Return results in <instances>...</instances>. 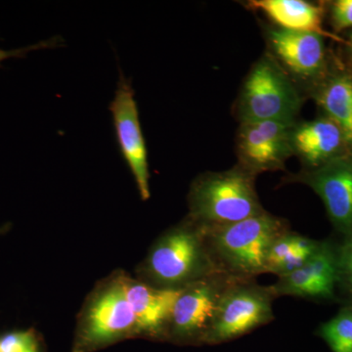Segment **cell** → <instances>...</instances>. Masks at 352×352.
<instances>
[{
  "label": "cell",
  "mask_w": 352,
  "mask_h": 352,
  "mask_svg": "<svg viewBox=\"0 0 352 352\" xmlns=\"http://www.w3.org/2000/svg\"><path fill=\"white\" fill-rule=\"evenodd\" d=\"M120 153L131 168L142 200L150 198L149 164L133 88L120 74L115 98L110 105Z\"/></svg>",
  "instance_id": "52a82bcc"
},
{
  "label": "cell",
  "mask_w": 352,
  "mask_h": 352,
  "mask_svg": "<svg viewBox=\"0 0 352 352\" xmlns=\"http://www.w3.org/2000/svg\"><path fill=\"white\" fill-rule=\"evenodd\" d=\"M249 6L267 15L280 29L312 32L344 43L340 36L324 29V11L321 6L303 0H254L249 2Z\"/></svg>",
  "instance_id": "2e32d148"
},
{
  "label": "cell",
  "mask_w": 352,
  "mask_h": 352,
  "mask_svg": "<svg viewBox=\"0 0 352 352\" xmlns=\"http://www.w3.org/2000/svg\"><path fill=\"white\" fill-rule=\"evenodd\" d=\"M338 291L344 300H352V235L338 242Z\"/></svg>",
  "instance_id": "d6986e66"
},
{
  "label": "cell",
  "mask_w": 352,
  "mask_h": 352,
  "mask_svg": "<svg viewBox=\"0 0 352 352\" xmlns=\"http://www.w3.org/2000/svg\"><path fill=\"white\" fill-rule=\"evenodd\" d=\"M208 250L220 273L252 280L266 273L271 245L289 230V222L264 210L228 226L203 228Z\"/></svg>",
  "instance_id": "6da1fadb"
},
{
  "label": "cell",
  "mask_w": 352,
  "mask_h": 352,
  "mask_svg": "<svg viewBox=\"0 0 352 352\" xmlns=\"http://www.w3.org/2000/svg\"><path fill=\"white\" fill-rule=\"evenodd\" d=\"M256 175L242 166L197 178L189 193V219L201 228L242 221L263 212L254 186Z\"/></svg>",
  "instance_id": "7a4b0ae2"
},
{
  "label": "cell",
  "mask_w": 352,
  "mask_h": 352,
  "mask_svg": "<svg viewBox=\"0 0 352 352\" xmlns=\"http://www.w3.org/2000/svg\"><path fill=\"white\" fill-rule=\"evenodd\" d=\"M291 144L307 170L318 168L335 157L351 153L339 126L329 118H319L294 126Z\"/></svg>",
  "instance_id": "5bb4252c"
},
{
  "label": "cell",
  "mask_w": 352,
  "mask_h": 352,
  "mask_svg": "<svg viewBox=\"0 0 352 352\" xmlns=\"http://www.w3.org/2000/svg\"><path fill=\"white\" fill-rule=\"evenodd\" d=\"M0 352H41L36 336L30 331L7 333L0 339Z\"/></svg>",
  "instance_id": "ffe728a7"
},
{
  "label": "cell",
  "mask_w": 352,
  "mask_h": 352,
  "mask_svg": "<svg viewBox=\"0 0 352 352\" xmlns=\"http://www.w3.org/2000/svg\"><path fill=\"white\" fill-rule=\"evenodd\" d=\"M346 44L347 47H349V54H351L352 58V32L349 34V41H346Z\"/></svg>",
  "instance_id": "603a6c76"
},
{
  "label": "cell",
  "mask_w": 352,
  "mask_h": 352,
  "mask_svg": "<svg viewBox=\"0 0 352 352\" xmlns=\"http://www.w3.org/2000/svg\"><path fill=\"white\" fill-rule=\"evenodd\" d=\"M233 279L217 273L183 288L171 312L168 333L178 340L205 342L222 296Z\"/></svg>",
  "instance_id": "8992f818"
},
{
  "label": "cell",
  "mask_w": 352,
  "mask_h": 352,
  "mask_svg": "<svg viewBox=\"0 0 352 352\" xmlns=\"http://www.w3.org/2000/svg\"><path fill=\"white\" fill-rule=\"evenodd\" d=\"M295 122L263 120L242 122L237 145L241 166L254 175L282 170L293 153L292 131Z\"/></svg>",
  "instance_id": "30bf717a"
},
{
  "label": "cell",
  "mask_w": 352,
  "mask_h": 352,
  "mask_svg": "<svg viewBox=\"0 0 352 352\" xmlns=\"http://www.w3.org/2000/svg\"><path fill=\"white\" fill-rule=\"evenodd\" d=\"M331 23L335 31L352 28V0H337L331 4Z\"/></svg>",
  "instance_id": "44dd1931"
},
{
  "label": "cell",
  "mask_w": 352,
  "mask_h": 352,
  "mask_svg": "<svg viewBox=\"0 0 352 352\" xmlns=\"http://www.w3.org/2000/svg\"><path fill=\"white\" fill-rule=\"evenodd\" d=\"M321 240L287 231L271 245L266 261V273L284 276L303 265L318 250Z\"/></svg>",
  "instance_id": "e0dca14e"
},
{
  "label": "cell",
  "mask_w": 352,
  "mask_h": 352,
  "mask_svg": "<svg viewBox=\"0 0 352 352\" xmlns=\"http://www.w3.org/2000/svg\"><path fill=\"white\" fill-rule=\"evenodd\" d=\"M131 333H138L135 317L117 279L88 305L78 336V349L104 346Z\"/></svg>",
  "instance_id": "ba28073f"
},
{
  "label": "cell",
  "mask_w": 352,
  "mask_h": 352,
  "mask_svg": "<svg viewBox=\"0 0 352 352\" xmlns=\"http://www.w3.org/2000/svg\"><path fill=\"white\" fill-rule=\"evenodd\" d=\"M275 298L277 296L271 286H261L256 279L235 278L222 296L214 323L204 342L221 344L267 325L275 319Z\"/></svg>",
  "instance_id": "5b68a950"
},
{
  "label": "cell",
  "mask_w": 352,
  "mask_h": 352,
  "mask_svg": "<svg viewBox=\"0 0 352 352\" xmlns=\"http://www.w3.org/2000/svg\"><path fill=\"white\" fill-rule=\"evenodd\" d=\"M135 317L138 333H168L171 312L183 289H164L127 278L118 279Z\"/></svg>",
  "instance_id": "4fadbf2b"
},
{
  "label": "cell",
  "mask_w": 352,
  "mask_h": 352,
  "mask_svg": "<svg viewBox=\"0 0 352 352\" xmlns=\"http://www.w3.org/2000/svg\"><path fill=\"white\" fill-rule=\"evenodd\" d=\"M339 268H338V242L321 240L318 250L307 263L298 270L278 277L271 285L278 296H296L318 302L338 300Z\"/></svg>",
  "instance_id": "8fae6325"
},
{
  "label": "cell",
  "mask_w": 352,
  "mask_h": 352,
  "mask_svg": "<svg viewBox=\"0 0 352 352\" xmlns=\"http://www.w3.org/2000/svg\"><path fill=\"white\" fill-rule=\"evenodd\" d=\"M268 39L276 56L296 76L318 80L327 72L323 36L312 32L270 30Z\"/></svg>",
  "instance_id": "7c38bea8"
},
{
  "label": "cell",
  "mask_w": 352,
  "mask_h": 352,
  "mask_svg": "<svg viewBox=\"0 0 352 352\" xmlns=\"http://www.w3.org/2000/svg\"><path fill=\"white\" fill-rule=\"evenodd\" d=\"M61 43V38H52L48 39V41H41V43L34 44V45L25 46V47L23 48H18V50H0V63H1V62L6 61L7 59H9V58L24 57L28 54V53L31 52V51L43 50V48L56 47V46L60 45Z\"/></svg>",
  "instance_id": "7402d4cb"
},
{
  "label": "cell",
  "mask_w": 352,
  "mask_h": 352,
  "mask_svg": "<svg viewBox=\"0 0 352 352\" xmlns=\"http://www.w3.org/2000/svg\"><path fill=\"white\" fill-rule=\"evenodd\" d=\"M146 270L154 286L164 289L185 288L220 273L208 250L205 231L190 219L157 241Z\"/></svg>",
  "instance_id": "3957f363"
},
{
  "label": "cell",
  "mask_w": 352,
  "mask_h": 352,
  "mask_svg": "<svg viewBox=\"0 0 352 352\" xmlns=\"http://www.w3.org/2000/svg\"><path fill=\"white\" fill-rule=\"evenodd\" d=\"M317 194L342 239L352 235V153L296 176Z\"/></svg>",
  "instance_id": "9c48e42d"
},
{
  "label": "cell",
  "mask_w": 352,
  "mask_h": 352,
  "mask_svg": "<svg viewBox=\"0 0 352 352\" xmlns=\"http://www.w3.org/2000/svg\"><path fill=\"white\" fill-rule=\"evenodd\" d=\"M332 352H352V300H344L338 314L317 331Z\"/></svg>",
  "instance_id": "ac0fdd59"
},
{
  "label": "cell",
  "mask_w": 352,
  "mask_h": 352,
  "mask_svg": "<svg viewBox=\"0 0 352 352\" xmlns=\"http://www.w3.org/2000/svg\"><path fill=\"white\" fill-rule=\"evenodd\" d=\"M300 107L302 97L276 60L266 55L256 62L241 92V122H295Z\"/></svg>",
  "instance_id": "277c9868"
},
{
  "label": "cell",
  "mask_w": 352,
  "mask_h": 352,
  "mask_svg": "<svg viewBox=\"0 0 352 352\" xmlns=\"http://www.w3.org/2000/svg\"><path fill=\"white\" fill-rule=\"evenodd\" d=\"M314 98L325 117L339 126L352 153V72L336 69L317 80Z\"/></svg>",
  "instance_id": "9a60e30c"
}]
</instances>
